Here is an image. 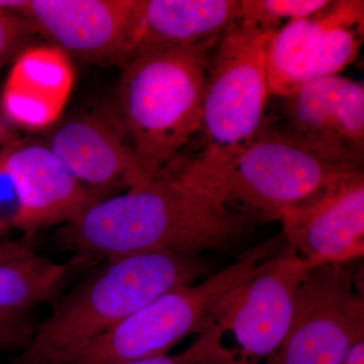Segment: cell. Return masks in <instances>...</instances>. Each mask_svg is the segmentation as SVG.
Here are the masks:
<instances>
[{"label": "cell", "instance_id": "cell-8", "mask_svg": "<svg viewBox=\"0 0 364 364\" xmlns=\"http://www.w3.org/2000/svg\"><path fill=\"white\" fill-rule=\"evenodd\" d=\"M354 263L306 270L287 336L261 364H342L364 341L363 280Z\"/></svg>", "mask_w": 364, "mask_h": 364}, {"label": "cell", "instance_id": "cell-10", "mask_svg": "<svg viewBox=\"0 0 364 364\" xmlns=\"http://www.w3.org/2000/svg\"><path fill=\"white\" fill-rule=\"evenodd\" d=\"M287 246L309 267L351 262L364 254V174L352 170L327 182L279 218Z\"/></svg>", "mask_w": 364, "mask_h": 364}, {"label": "cell", "instance_id": "cell-21", "mask_svg": "<svg viewBox=\"0 0 364 364\" xmlns=\"http://www.w3.org/2000/svg\"><path fill=\"white\" fill-rule=\"evenodd\" d=\"M35 326L28 311L0 309V349L23 350L30 343Z\"/></svg>", "mask_w": 364, "mask_h": 364}, {"label": "cell", "instance_id": "cell-18", "mask_svg": "<svg viewBox=\"0 0 364 364\" xmlns=\"http://www.w3.org/2000/svg\"><path fill=\"white\" fill-rule=\"evenodd\" d=\"M329 0H240V20L277 32L282 21L312 16L329 4Z\"/></svg>", "mask_w": 364, "mask_h": 364}, {"label": "cell", "instance_id": "cell-14", "mask_svg": "<svg viewBox=\"0 0 364 364\" xmlns=\"http://www.w3.org/2000/svg\"><path fill=\"white\" fill-rule=\"evenodd\" d=\"M46 144L79 181L107 195L151 181L112 114L69 117L54 128Z\"/></svg>", "mask_w": 364, "mask_h": 364}, {"label": "cell", "instance_id": "cell-9", "mask_svg": "<svg viewBox=\"0 0 364 364\" xmlns=\"http://www.w3.org/2000/svg\"><path fill=\"white\" fill-rule=\"evenodd\" d=\"M363 25L364 2L340 0L280 26L268 49L269 95L286 97L310 81L339 74L358 57Z\"/></svg>", "mask_w": 364, "mask_h": 364}, {"label": "cell", "instance_id": "cell-15", "mask_svg": "<svg viewBox=\"0 0 364 364\" xmlns=\"http://www.w3.org/2000/svg\"><path fill=\"white\" fill-rule=\"evenodd\" d=\"M71 58L55 46L28 47L14 59L2 90L1 109L11 123L39 130L51 126L73 86Z\"/></svg>", "mask_w": 364, "mask_h": 364}, {"label": "cell", "instance_id": "cell-5", "mask_svg": "<svg viewBox=\"0 0 364 364\" xmlns=\"http://www.w3.org/2000/svg\"><path fill=\"white\" fill-rule=\"evenodd\" d=\"M275 253L274 242H261L203 282L161 294L66 364H123L165 355L182 339L207 331L234 291Z\"/></svg>", "mask_w": 364, "mask_h": 364}, {"label": "cell", "instance_id": "cell-24", "mask_svg": "<svg viewBox=\"0 0 364 364\" xmlns=\"http://www.w3.org/2000/svg\"><path fill=\"white\" fill-rule=\"evenodd\" d=\"M342 364H364V341L359 342L351 349Z\"/></svg>", "mask_w": 364, "mask_h": 364}, {"label": "cell", "instance_id": "cell-4", "mask_svg": "<svg viewBox=\"0 0 364 364\" xmlns=\"http://www.w3.org/2000/svg\"><path fill=\"white\" fill-rule=\"evenodd\" d=\"M219 39L143 50L122 64L112 116L149 181L200 133L208 60Z\"/></svg>", "mask_w": 364, "mask_h": 364}, {"label": "cell", "instance_id": "cell-12", "mask_svg": "<svg viewBox=\"0 0 364 364\" xmlns=\"http://www.w3.org/2000/svg\"><path fill=\"white\" fill-rule=\"evenodd\" d=\"M134 6L135 0H26L18 16L70 58L122 65Z\"/></svg>", "mask_w": 364, "mask_h": 364}, {"label": "cell", "instance_id": "cell-6", "mask_svg": "<svg viewBox=\"0 0 364 364\" xmlns=\"http://www.w3.org/2000/svg\"><path fill=\"white\" fill-rule=\"evenodd\" d=\"M310 267L289 246L261 264L189 346L200 364H261L272 355L287 336Z\"/></svg>", "mask_w": 364, "mask_h": 364}, {"label": "cell", "instance_id": "cell-13", "mask_svg": "<svg viewBox=\"0 0 364 364\" xmlns=\"http://www.w3.org/2000/svg\"><path fill=\"white\" fill-rule=\"evenodd\" d=\"M0 158L21 189V230L26 235L68 224L109 196L79 181L46 143L16 141L2 149Z\"/></svg>", "mask_w": 364, "mask_h": 364}, {"label": "cell", "instance_id": "cell-17", "mask_svg": "<svg viewBox=\"0 0 364 364\" xmlns=\"http://www.w3.org/2000/svg\"><path fill=\"white\" fill-rule=\"evenodd\" d=\"M93 261L75 254L68 262H55L32 248L0 261V309L28 311L51 299L72 273Z\"/></svg>", "mask_w": 364, "mask_h": 364}, {"label": "cell", "instance_id": "cell-20", "mask_svg": "<svg viewBox=\"0 0 364 364\" xmlns=\"http://www.w3.org/2000/svg\"><path fill=\"white\" fill-rule=\"evenodd\" d=\"M23 217V202L21 189L4 160L0 158V229L6 232L11 228L21 229Z\"/></svg>", "mask_w": 364, "mask_h": 364}, {"label": "cell", "instance_id": "cell-1", "mask_svg": "<svg viewBox=\"0 0 364 364\" xmlns=\"http://www.w3.org/2000/svg\"><path fill=\"white\" fill-rule=\"evenodd\" d=\"M253 225L244 221L169 172L109 196L60 230L59 240L90 259L166 251L200 257L234 250Z\"/></svg>", "mask_w": 364, "mask_h": 364}, {"label": "cell", "instance_id": "cell-22", "mask_svg": "<svg viewBox=\"0 0 364 364\" xmlns=\"http://www.w3.org/2000/svg\"><path fill=\"white\" fill-rule=\"evenodd\" d=\"M123 364H200V359L189 348L177 355H160L153 358L138 359Z\"/></svg>", "mask_w": 364, "mask_h": 364}, {"label": "cell", "instance_id": "cell-2", "mask_svg": "<svg viewBox=\"0 0 364 364\" xmlns=\"http://www.w3.org/2000/svg\"><path fill=\"white\" fill-rule=\"evenodd\" d=\"M361 169L318 156L264 126L229 149L200 151L163 171L255 226L279 221L284 210L335 177Z\"/></svg>", "mask_w": 364, "mask_h": 364}, {"label": "cell", "instance_id": "cell-16", "mask_svg": "<svg viewBox=\"0 0 364 364\" xmlns=\"http://www.w3.org/2000/svg\"><path fill=\"white\" fill-rule=\"evenodd\" d=\"M240 20V0H135L129 57L221 37Z\"/></svg>", "mask_w": 364, "mask_h": 364}, {"label": "cell", "instance_id": "cell-25", "mask_svg": "<svg viewBox=\"0 0 364 364\" xmlns=\"http://www.w3.org/2000/svg\"><path fill=\"white\" fill-rule=\"evenodd\" d=\"M4 231H2V230L0 229V236H1V235L4 234Z\"/></svg>", "mask_w": 364, "mask_h": 364}, {"label": "cell", "instance_id": "cell-11", "mask_svg": "<svg viewBox=\"0 0 364 364\" xmlns=\"http://www.w3.org/2000/svg\"><path fill=\"white\" fill-rule=\"evenodd\" d=\"M284 135L318 156L363 168L364 87L343 76L310 81L282 97Z\"/></svg>", "mask_w": 364, "mask_h": 364}, {"label": "cell", "instance_id": "cell-3", "mask_svg": "<svg viewBox=\"0 0 364 364\" xmlns=\"http://www.w3.org/2000/svg\"><path fill=\"white\" fill-rule=\"evenodd\" d=\"M208 272L200 257L166 251L107 259L54 306L11 364L68 363L153 299Z\"/></svg>", "mask_w": 364, "mask_h": 364}, {"label": "cell", "instance_id": "cell-23", "mask_svg": "<svg viewBox=\"0 0 364 364\" xmlns=\"http://www.w3.org/2000/svg\"><path fill=\"white\" fill-rule=\"evenodd\" d=\"M32 248L26 240L0 242V261Z\"/></svg>", "mask_w": 364, "mask_h": 364}, {"label": "cell", "instance_id": "cell-7", "mask_svg": "<svg viewBox=\"0 0 364 364\" xmlns=\"http://www.w3.org/2000/svg\"><path fill=\"white\" fill-rule=\"evenodd\" d=\"M274 33L239 20L218 40L205 74L200 151L240 145L264 126L267 55Z\"/></svg>", "mask_w": 364, "mask_h": 364}, {"label": "cell", "instance_id": "cell-19", "mask_svg": "<svg viewBox=\"0 0 364 364\" xmlns=\"http://www.w3.org/2000/svg\"><path fill=\"white\" fill-rule=\"evenodd\" d=\"M33 33L25 18L0 9V69L26 49Z\"/></svg>", "mask_w": 364, "mask_h": 364}]
</instances>
